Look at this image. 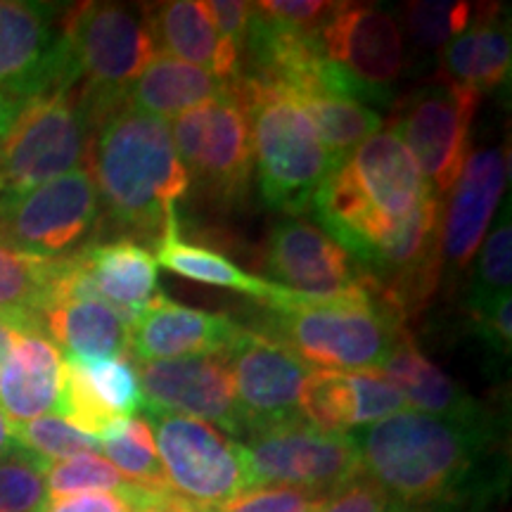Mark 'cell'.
Wrapping results in <instances>:
<instances>
[{
    "mask_svg": "<svg viewBox=\"0 0 512 512\" xmlns=\"http://www.w3.org/2000/svg\"><path fill=\"white\" fill-rule=\"evenodd\" d=\"M441 202L392 128H382L320 185L313 214L401 313L420 309L441 275Z\"/></svg>",
    "mask_w": 512,
    "mask_h": 512,
    "instance_id": "cell-1",
    "label": "cell"
},
{
    "mask_svg": "<svg viewBox=\"0 0 512 512\" xmlns=\"http://www.w3.org/2000/svg\"><path fill=\"white\" fill-rule=\"evenodd\" d=\"M351 437L363 477L406 512H472L489 498V418L451 420L408 408Z\"/></svg>",
    "mask_w": 512,
    "mask_h": 512,
    "instance_id": "cell-2",
    "label": "cell"
},
{
    "mask_svg": "<svg viewBox=\"0 0 512 512\" xmlns=\"http://www.w3.org/2000/svg\"><path fill=\"white\" fill-rule=\"evenodd\" d=\"M86 162L114 226L124 238H145L155 247L164 228L178 219V202L190 188L169 121L119 102L95 119Z\"/></svg>",
    "mask_w": 512,
    "mask_h": 512,
    "instance_id": "cell-3",
    "label": "cell"
},
{
    "mask_svg": "<svg viewBox=\"0 0 512 512\" xmlns=\"http://www.w3.org/2000/svg\"><path fill=\"white\" fill-rule=\"evenodd\" d=\"M403 318L382 297L316 299L299 294L290 309L266 311L261 335L283 344L313 370H380L403 332Z\"/></svg>",
    "mask_w": 512,
    "mask_h": 512,
    "instance_id": "cell-4",
    "label": "cell"
},
{
    "mask_svg": "<svg viewBox=\"0 0 512 512\" xmlns=\"http://www.w3.org/2000/svg\"><path fill=\"white\" fill-rule=\"evenodd\" d=\"M235 88L249 117L261 197L285 216L306 214L342 159L325 147L309 117L285 93L252 81H235Z\"/></svg>",
    "mask_w": 512,
    "mask_h": 512,
    "instance_id": "cell-5",
    "label": "cell"
},
{
    "mask_svg": "<svg viewBox=\"0 0 512 512\" xmlns=\"http://www.w3.org/2000/svg\"><path fill=\"white\" fill-rule=\"evenodd\" d=\"M69 81L91 121L117 107L157 55L145 10L121 3L67 5L62 19Z\"/></svg>",
    "mask_w": 512,
    "mask_h": 512,
    "instance_id": "cell-6",
    "label": "cell"
},
{
    "mask_svg": "<svg viewBox=\"0 0 512 512\" xmlns=\"http://www.w3.org/2000/svg\"><path fill=\"white\" fill-rule=\"evenodd\" d=\"M91 133V114L76 88H57L24 102L0 140V200L81 169Z\"/></svg>",
    "mask_w": 512,
    "mask_h": 512,
    "instance_id": "cell-7",
    "label": "cell"
},
{
    "mask_svg": "<svg viewBox=\"0 0 512 512\" xmlns=\"http://www.w3.org/2000/svg\"><path fill=\"white\" fill-rule=\"evenodd\" d=\"M320 55L328 62V93L387 102L406 69V41L399 19L373 3H335L318 29Z\"/></svg>",
    "mask_w": 512,
    "mask_h": 512,
    "instance_id": "cell-8",
    "label": "cell"
},
{
    "mask_svg": "<svg viewBox=\"0 0 512 512\" xmlns=\"http://www.w3.org/2000/svg\"><path fill=\"white\" fill-rule=\"evenodd\" d=\"M238 444L249 489L287 486L328 498L363 477L354 437L320 432L306 420L268 427Z\"/></svg>",
    "mask_w": 512,
    "mask_h": 512,
    "instance_id": "cell-9",
    "label": "cell"
},
{
    "mask_svg": "<svg viewBox=\"0 0 512 512\" xmlns=\"http://www.w3.org/2000/svg\"><path fill=\"white\" fill-rule=\"evenodd\" d=\"M100 211L91 171L81 166L34 190L0 200V238L41 259H67L91 242Z\"/></svg>",
    "mask_w": 512,
    "mask_h": 512,
    "instance_id": "cell-10",
    "label": "cell"
},
{
    "mask_svg": "<svg viewBox=\"0 0 512 512\" xmlns=\"http://www.w3.org/2000/svg\"><path fill=\"white\" fill-rule=\"evenodd\" d=\"M482 95L446 76L420 86L396 112L392 131L418 164L434 195L448 197L467 155Z\"/></svg>",
    "mask_w": 512,
    "mask_h": 512,
    "instance_id": "cell-11",
    "label": "cell"
},
{
    "mask_svg": "<svg viewBox=\"0 0 512 512\" xmlns=\"http://www.w3.org/2000/svg\"><path fill=\"white\" fill-rule=\"evenodd\" d=\"M171 140L190 183L216 202H240L254 176L252 133L238 88L171 119Z\"/></svg>",
    "mask_w": 512,
    "mask_h": 512,
    "instance_id": "cell-12",
    "label": "cell"
},
{
    "mask_svg": "<svg viewBox=\"0 0 512 512\" xmlns=\"http://www.w3.org/2000/svg\"><path fill=\"white\" fill-rule=\"evenodd\" d=\"M145 415L166 482L178 498L204 508H219L249 491L238 441L185 415Z\"/></svg>",
    "mask_w": 512,
    "mask_h": 512,
    "instance_id": "cell-13",
    "label": "cell"
},
{
    "mask_svg": "<svg viewBox=\"0 0 512 512\" xmlns=\"http://www.w3.org/2000/svg\"><path fill=\"white\" fill-rule=\"evenodd\" d=\"M67 5L0 0V93L19 102L74 88L62 19Z\"/></svg>",
    "mask_w": 512,
    "mask_h": 512,
    "instance_id": "cell-14",
    "label": "cell"
},
{
    "mask_svg": "<svg viewBox=\"0 0 512 512\" xmlns=\"http://www.w3.org/2000/svg\"><path fill=\"white\" fill-rule=\"evenodd\" d=\"M264 266L275 285L306 297H382L356 261L323 228L302 216H285L275 223L266 242Z\"/></svg>",
    "mask_w": 512,
    "mask_h": 512,
    "instance_id": "cell-15",
    "label": "cell"
},
{
    "mask_svg": "<svg viewBox=\"0 0 512 512\" xmlns=\"http://www.w3.org/2000/svg\"><path fill=\"white\" fill-rule=\"evenodd\" d=\"M226 358L233 375L242 437L304 420L299 399L313 368L299 361L292 351L261 332L245 330Z\"/></svg>",
    "mask_w": 512,
    "mask_h": 512,
    "instance_id": "cell-16",
    "label": "cell"
},
{
    "mask_svg": "<svg viewBox=\"0 0 512 512\" xmlns=\"http://www.w3.org/2000/svg\"><path fill=\"white\" fill-rule=\"evenodd\" d=\"M145 413H174L242 437L233 375L226 356H188L140 363Z\"/></svg>",
    "mask_w": 512,
    "mask_h": 512,
    "instance_id": "cell-17",
    "label": "cell"
},
{
    "mask_svg": "<svg viewBox=\"0 0 512 512\" xmlns=\"http://www.w3.org/2000/svg\"><path fill=\"white\" fill-rule=\"evenodd\" d=\"M510 178V152L505 147H484L470 152L456 185L448 192L441 216V266L463 271L489 233L498 204Z\"/></svg>",
    "mask_w": 512,
    "mask_h": 512,
    "instance_id": "cell-18",
    "label": "cell"
},
{
    "mask_svg": "<svg viewBox=\"0 0 512 512\" xmlns=\"http://www.w3.org/2000/svg\"><path fill=\"white\" fill-rule=\"evenodd\" d=\"M143 411L138 370L128 358H67L62 368L60 415L95 441L117 422Z\"/></svg>",
    "mask_w": 512,
    "mask_h": 512,
    "instance_id": "cell-19",
    "label": "cell"
},
{
    "mask_svg": "<svg viewBox=\"0 0 512 512\" xmlns=\"http://www.w3.org/2000/svg\"><path fill=\"white\" fill-rule=\"evenodd\" d=\"M247 328L226 313L178 304L157 292V297L133 318L131 349L138 363L169 361L188 356H226Z\"/></svg>",
    "mask_w": 512,
    "mask_h": 512,
    "instance_id": "cell-20",
    "label": "cell"
},
{
    "mask_svg": "<svg viewBox=\"0 0 512 512\" xmlns=\"http://www.w3.org/2000/svg\"><path fill=\"white\" fill-rule=\"evenodd\" d=\"M299 411L320 432L354 434L406 411V403L394 384L377 370H311L299 399Z\"/></svg>",
    "mask_w": 512,
    "mask_h": 512,
    "instance_id": "cell-21",
    "label": "cell"
},
{
    "mask_svg": "<svg viewBox=\"0 0 512 512\" xmlns=\"http://www.w3.org/2000/svg\"><path fill=\"white\" fill-rule=\"evenodd\" d=\"M74 259L88 294L112 306L128 325L157 297L155 254L138 240H91Z\"/></svg>",
    "mask_w": 512,
    "mask_h": 512,
    "instance_id": "cell-22",
    "label": "cell"
},
{
    "mask_svg": "<svg viewBox=\"0 0 512 512\" xmlns=\"http://www.w3.org/2000/svg\"><path fill=\"white\" fill-rule=\"evenodd\" d=\"M143 10L152 41L162 55L195 64L221 81H238V48L216 31L200 0H166L145 5Z\"/></svg>",
    "mask_w": 512,
    "mask_h": 512,
    "instance_id": "cell-23",
    "label": "cell"
},
{
    "mask_svg": "<svg viewBox=\"0 0 512 512\" xmlns=\"http://www.w3.org/2000/svg\"><path fill=\"white\" fill-rule=\"evenodd\" d=\"M62 354L38 328L19 330L0 368V411L12 425L53 415L60 403Z\"/></svg>",
    "mask_w": 512,
    "mask_h": 512,
    "instance_id": "cell-24",
    "label": "cell"
},
{
    "mask_svg": "<svg viewBox=\"0 0 512 512\" xmlns=\"http://www.w3.org/2000/svg\"><path fill=\"white\" fill-rule=\"evenodd\" d=\"M152 254H155L157 266H164L166 271L202 285L245 292V297L266 306V311L290 309L294 299H297V292L275 285L266 278H259V275H252L245 268L233 264L219 249L185 240L181 235V223H178V219L164 228L162 238L157 240L155 252Z\"/></svg>",
    "mask_w": 512,
    "mask_h": 512,
    "instance_id": "cell-25",
    "label": "cell"
},
{
    "mask_svg": "<svg viewBox=\"0 0 512 512\" xmlns=\"http://www.w3.org/2000/svg\"><path fill=\"white\" fill-rule=\"evenodd\" d=\"M38 328L67 358H126L131 349V325L100 299H53Z\"/></svg>",
    "mask_w": 512,
    "mask_h": 512,
    "instance_id": "cell-26",
    "label": "cell"
},
{
    "mask_svg": "<svg viewBox=\"0 0 512 512\" xmlns=\"http://www.w3.org/2000/svg\"><path fill=\"white\" fill-rule=\"evenodd\" d=\"M235 91V83L216 79L214 74L169 55H155L138 79L128 86L121 105L155 119H176L181 114L221 100Z\"/></svg>",
    "mask_w": 512,
    "mask_h": 512,
    "instance_id": "cell-27",
    "label": "cell"
},
{
    "mask_svg": "<svg viewBox=\"0 0 512 512\" xmlns=\"http://www.w3.org/2000/svg\"><path fill=\"white\" fill-rule=\"evenodd\" d=\"M377 373L387 377L411 411L451 420L489 418L479 403L460 384L422 354L415 339L403 332L396 347Z\"/></svg>",
    "mask_w": 512,
    "mask_h": 512,
    "instance_id": "cell-28",
    "label": "cell"
},
{
    "mask_svg": "<svg viewBox=\"0 0 512 512\" xmlns=\"http://www.w3.org/2000/svg\"><path fill=\"white\" fill-rule=\"evenodd\" d=\"M510 24L498 5L472 12L463 34L441 50V76L463 83L479 95L496 91L510 79Z\"/></svg>",
    "mask_w": 512,
    "mask_h": 512,
    "instance_id": "cell-29",
    "label": "cell"
},
{
    "mask_svg": "<svg viewBox=\"0 0 512 512\" xmlns=\"http://www.w3.org/2000/svg\"><path fill=\"white\" fill-rule=\"evenodd\" d=\"M60 261L27 254L0 238V316L38 328V316L53 292Z\"/></svg>",
    "mask_w": 512,
    "mask_h": 512,
    "instance_id": "cell-30",
    "label": "cell"
},
{
    "mask_svg": "<svg viewBox=\"0 0 512 512\" xmlns=\"http://www.w3.org/2000/svg\"><path fill=\"white\" fill-rule=\"evenodd\" d=\"M285 95L309 117L320 140H323L325 147L337 159L351 155L358 145L366 143L370 136L382 131L380 112H375L373 107L361 105L356 100L323 91H302Z\"/></svg>",
    "mask_w": 512,
    "mask_h": 512,
    "instance_id": "cell-31",
    "label": "cell"
},
{
    "mask_svg": "<svg viewBox=\"0 0 512 512\" xmlns=\"http://www.w3.org/2000/svg\"><path fill=\"white\" fill-rule=\"evenodd\" d=\"M100 451L114 465V470L131 484L159 496L174 494L159 463L155 437L147 420L128 418L117 422L110 434L100 441Z\"/></svg>",
    "mask_w": 512,
    "mask_h": 512,
    "instance_id": "cell-32",
    "label": "cell"
},
{
    "mask_svg": "<svg viewBox=\"0 0 512 512\" xmlns=\"http://www.w3.org/2000/svg\"><path fill=\"white\" fill-rule=\"evenodd\" d=\"M12 437H15V451L29 458L43 475L60 460L100 451V441L76 430L60 415H43L22 425H12Z\"/></svg>",
    "mask_w": 512,
    "mask_h": 512,
    "instance_id": "cell-33",
    "label": "cell"
},
{
    "mask_svg": "<svg viewBox=\"0 0 512 512\" xmlns=\"http://www.w3.org/2000/svg\"><path fill=\"white\" fill-rule=\"evenodd\" d=\"M43 482H46V501L81 494L136 496L145 491L121 477L110 460L102 458L100 453H86V456L53 463L43 475ZM147 494H152V491H147Z\"/></svg>",
    "mask_w": 512,
    "mask_h": 512,
    "instance_id": "cell-34",
    "label": "cell"
},
{
    "mask_svg": "<svg viewBox=\"0 0 512 512\" xmlns=\"http://www.w3.org/2000/svg\"><path fill=\"white\" fill-rule=\"evenodd\" d=\"M512 283V221L510 202L498 216L494 228L486 233L484 247L477 256L475 273H472L467 309L470 313L482 311L498 299L510 297Z\"/></svg>",
    "mask_w": 512,
    "mask_h": 512,
    "instance_id": "cell-35",
    "label": "cell"
},
{
    "mask_svg": "<svg viewBox=\"0 0 512 512\" xmlns=\"http://www.w3.org/2000/svg\"><path fill=\"white\" fill-rule=\"evenodd\" d=\"M472 12V5L463 0H422L403 5L396 19L418 48L444 50L467 29Z\"/></svg>",
    "mask_w": 512,
    "mask_h": 512,
    "instance_id": "cell-36",
    "label": "cell"
},
{
    "mask_svg": "<svg viewBox=\"0 0 512 512\" xmlns=\"http://www.w3.org/2000/svg\"><path fill=\"white\" fill-rule=\"evenodd\" d=\"M43 501V472L29 458L12 451L0 460V512H36Z\"/></svg>",
    "mask_w": 512,
    "mask_h": 512,
    "instance_id": "cell-37",
    "label": "cell"
},
{
    "mask_svg": "<svg viewBox=\"0 0 512 512\" xmlns=\"http://www.w3.org/2000/svg\"><path fill=\"white\" fill-rule=\"evenodd\" d=\"M325 498L287 486H261L235 496L214 512H318Z\"/></svg>",
    "mask_w": 512,
    "mask_h": 512,
    "instance_id": "cell-38",
    "label": "cell"
},
{
    "mask_svg": "<svg viewBox=\"0 0 512 512\" xmlns=\"http://www.w3.org/2000/svg\"><path fill=\"white\" fill-rule=\"evenodd\" d=\"M176 496V494H171ZM171 496L159 494H81L69 498H57V501H43L36 512H145L162 510L169 505Z\"/></svg>",
    "mask_w": 512,
    "mask_h": 512,
    "instance_id": "cell-39",
    "label": "cell"
},
{
    "mask_svg": "<svg viewBox=\"0 0 512 512\" xmlns=\"http://www.w3.org/2000/svg\"><path fill=\"white\" fill-rule=\"evenodd\" d=\"M318 512H406L396 505L375 482L368 477H358L328 496Z\"/></svg>",
    "mask_w": 512,
    "mask_h": 512,
    "instance_id": "cell-40",
    "label": "cell"
},
{
    "mask_svg": "<svg viewBox=\"0 0 512 512\" xmlns=\"http://www.w3.org/2000/svg\"><path fill=\"white\" fill-rule=\"evenodd\" d=\"M256 8L264 12L268 19L283 24L287 29L318 34V29L323 27L335 3H320V0H266V3H256Z\"/></svg>",
    "mask_w": 512,
    "mask_h": 512,
    "instance_id": "cell-41",
    "label": "cell"
},
{
    "mask_svg": "<svg viewBox=\"0 0 512 512\" xmlns=\"http://www.w3.org/2000/svg\"><path fill=\"white\" fill-rule=\"evenodd\" d=\"M202 5L211 22H214L216 31L228 43H233L238 48V53H242L249 22H252L254 15V3H242V0H207Z\"/></svg>",
    "mask_w": 512,
    "mask_h": 512,
    "instance_id": "cell-42",
    "label": "cell"
},
{
    "mask_svg": "<svg viewBox=\"0 0 512 512\" xmlns=\"http://www.w3.org/2000/svg\"><path fill=\"white\" fill-rule=\"evenodd\" d=\"M510 297L498 299L482 311L470 313L475 320V328L486 344L501 356H510L512 332H510Z\"/></svg>",
    "mask_w": 512,
    "mask_h": 512,
    "instance_id": "cell-43",
    "label": "cell"
},
{
    "mask_svg": "<svg viewBox=\"0 0 512 512\" xmlns=\"http://www.w3.org/2000/svg\"><path fill=\"white\" fill-rule=\"evenodd\" d=\"M24 328H29V325H19V323H15V320L0 316V368H3V363L8 361L10 351L17 342L19 330H24Z\"/></svg>",
    "mask_w": 512,
    "mask_h": 512,
    "instance_id": "cell-44",
    "label": "cell"
},
{
    "mask_svg": "<svg viewBox=\"0 0 512 512\" xmlns=\"http://www.w3.org/2000/svg\"><path fill=\"white\" fill-rule=\"evenodd\" d=\"M24 102H19L15 98H10V95L0 93V140L5 138V133L10 131V126L15 124V119L19 117V112H22Z\"/></svg>",
    "mask_w": 512,
    "mask_h": 512,
    "instance_id": "cell-45",
    "label": "cell"
},
{
    "mask_svg": "<svg viewBox=\"0 0 512 512\" xmlns=\"http://www.w3.org/2000/svg\"><path fill=\"white\" fill-rule=\"evenodd\" d=\"M15 451V437H12V422L0 411V460L8 458Z\"/></svg>",
    "mask_w": 512,
    "mask_h": 512,
    "instance_id": "cell-46",
    "label": "cell"
},
{
    "mask_svg": "<svg viewBox=\"0 0 512 512\" xmlns=\"http://www.w3.org/2000/svg\"><path fill=\"white\" fill-rule=\"evenodd\" d=\"M166 510L169 512H214V508H204V505L190 503V501H185V498H178V496H171Z\"/></svg>",
    "mask_w": 512,
    "mask_h": 512,
    "instance_id": "cell-47",
    "label": "cell"
},
{
    "mask_svg": "<svg viewBox=\"0 0 512 512\" xmlns=\"http://www.w3.org/2000/svg\"><path fill=\"white\" fill-rule=\"evenodd\" d=\"M145 512H169L166 508H162V510H145Z\"/></svg>",
    "mask_w": 512,
    "mask_h": 512,
    "instance_id": "cell-48",
    "label": "cell"
}]
</instances>
